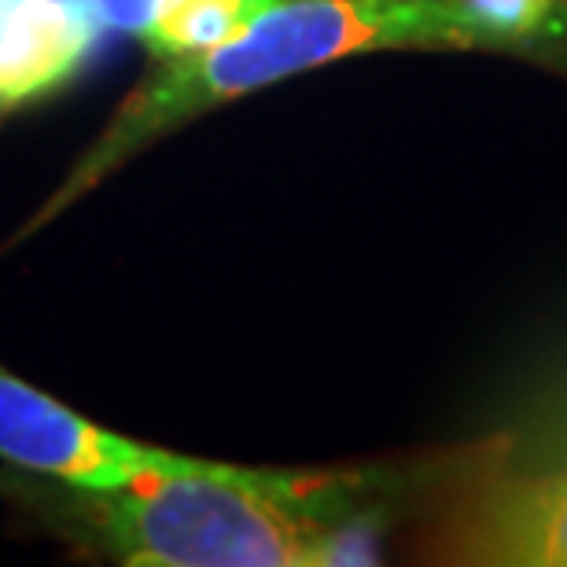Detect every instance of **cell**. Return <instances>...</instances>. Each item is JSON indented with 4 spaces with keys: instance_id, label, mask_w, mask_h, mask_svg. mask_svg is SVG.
Segmentation results:
<instances>
[{
    "instance_id": "6da1fadb",
    "label": "cell",
    "mask_w": 567,
    "mask_h": 567,
    "mask_svg": "<svg viewBox=\"0 0 567 567\" xmlns=\"http://www.w3.org/2000/svg\"><path fill=\"white\" fill-rule=\"evenodd\" d=\"M369 480L181 457L93 494V524L133 567H317L365 560Z\"/></svg>"
},
{
    "instance_id": "7a4b0ae2",
    "label": "cell",
    "mask_w": 567,
    "mask_h": 567,
    "mask_svg": "<svg viewBox=\"0 0 567 567\" xmlns=\"http://www.w3.org/2000/svg\"><path fill=\"white\" fill-rule=\"evenodd\" d=\"M380 49H497V41L464 0H274L218 49L163 60L41 218L63 210L122 158L199 111Z\"/></svg>"
},
{
    "instance_id": "3957f363",
    "label": "cell",
    "mask_w": 567,
    "mask_h": 567,
    "mask_svg": "<svg viewBox=\"0 0 567 567\" xmlns=\"http://www.w3.org/2000/svg\"><path fill=\"white\" fill-rule=\"evenodd\" d=\"M0 457L78 491L104 494L137 480L141 472L166 468L181 453L115 435L0 369Z\"/></svg>"
},
{
    "instance_id": "277c9868",
    "label": "cell",
    "mask_w": 567,
    "mask_h": 567,
    "mask_svg": "<svg viewBox=\"0 0 567 567\" xmlns=\"http://www.w3.org/2000/svg\"><path fill=\"white\" fill-rule=\"evenodd\" d=\"M450 560L494 567H567V464L508 475L468 502Z\"/></svg>"
},
{
    "instance_id": "5b68a950",
    "label": "cell",
    "mask_w": 567,
    "mask_h": 567,
    "mask_svg": "<svg viewBox=\"0 0 567 567\" xmlns=\"http://www.w3.org/2000/svg\"><path fill=\"white\" fill-rule=\"evenodd\" d=\"M96 33L89 0H0V115L66 82Z\"/></svg>"
},
{
    "instance_id": "8992f818",
    "label": "cell",
    "mask_w": 567,
    "mask_h": 567,
    "mask_svg": "<svg viewBox=\"0 0 567 567\" xmlns=\"http://www.w3.org/2000/svg\"><path fill=\"white\" fill-rule=\"evenodd\" d=\"M269 4L274 0H169L141 33V41L158 60L199 55L236 38Z\"/></svg>"
},
{
    "instance_id": "52a82bcc",
    "label": "cell",
    "mask_w": 567,
    "mask_h": 567,
    "mask_svg": "<svg viewBox=\"0 0 567 567\" xmlns=\"http://www.w3.org/2000/svg\"><path fill=\"white\" fill-rule=\"evenodd\" d=\"M557 4L560 0H464V8L491 30L497 49L546 33L557 22Z\"/></svg>"
},
{
    "instance_id": "ba28073f",
    "label": "cell",
    "mask_w": 567,
    "mask_h": 567,
    "mask_svg": "<svg viewBox=\"0 0 567 567\" xmlns=\"http://www.w3.org/2000/svg\"><path fill=\"white\" fill-rule=\"evenodd\" d=\"M100 19V27H115V30H130L141 33L152 27V19L163 11L169 0H89Z\"/></svg>"
}]
</instances>
